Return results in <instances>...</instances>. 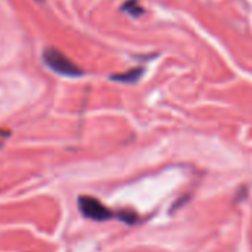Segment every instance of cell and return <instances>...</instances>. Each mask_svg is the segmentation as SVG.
Listing matches in <instances>:
<instances>
[{"instance_id": "6da1fadb", "label": "cell", "mask_w": 252, "mask_h": 252, "mask_svg": "<svg viewBox=\"0 0 252 252\" xmlns=\"http://www.w3.org/2000/svg\"><path fill=\"white\" fill-rule=\"evenodd\" d=\"M45 64L55 73L67 77H80L83 76V70L79 68L71 60H68L63 52L55 48H48L43 52Z\"/></svg>"}, {"instance_id": "7a4b0ae2", "label": "cell", "mask_w": 252, "mask_h": 252, "mask_svg": "<svg viewBox=\"0 0 252 252\" xmlns=\"http://www.w3.org/2000/svg\"><path fill=\"white\" fill-rule=\"evenodd\" d=\"M79 209L86 218L94 220V221H105L113 217L108 208H105L98 199L91 197V196L79 197Z\"/></svg>"}, {"instance_id": "3957f363", "label": "cell", "mask_w": 252, "mask_h": 252, "mask_svg": "<svg viewBox=\"0 0 252 252\" xmlns=\"http://www.w3.org/2000/svg\"><path fill=\"white\" fill-rule=\"evenodd\" d=\"M144 70L143 68H132L128 70L126 73H119V74H113L110 79L116 80V82H122V83H135L141 79Z\"/></svg>"}, {"instance_id": "277c9868", "label": "cell", "mask_w": 252, "mask_h": 252, "mask_svg": "<svg viewBox=\"0 0 252 252\" xmlns=\"http://www.w3.org/2000/svg\"><path fill=\"white\" fill-rule=\"evenodd\" d=\"M122 11L129 14L131 17H138L144 12V9L138 5V0H128V2L122 6Z\"/></svg>"}, {"instance_id": "5b68a950", "label": "cell", "mask_w": 252, "mask_h": 252, "mask_svg": "<svg viewBox=\"0 0 252 252\" xmlns=\"http://www.w3.org/2000/svg\"><path fill=\"white\" fill-rule=\"evenodd\" d=\"M135 214H132V212H126V214H122L120 215V218L122 220H125L128 224H131V222H134L135 221V217H134Z\"/></svg>"}, {"instance_id": "8992f818", "label": "cell", "mask_w": 252, "mask_h": 252, "mask_svg": "<svg viewBox=\"0 0 252 252\" xmlns=\"http://www.w3.org/2000/svg\"><path fill=\"white\" fill-rule=\"evenodd\" d=\"M39 2H42V0H39Z\"/></svg>"}]
</instances>
